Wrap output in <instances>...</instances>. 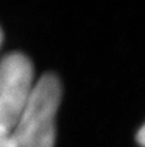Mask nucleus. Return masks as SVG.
I'll use <instances>...</instances> for the list:
<instances>
[{"instance_id":"nucleus-1","label":"nucleus","mask_w":145,"mask_h":147,"mask_svg":"<svg viewBox=\"0 0 145 147\" xmlns=\"http://www.w3.org/2000/svg\"><path fill=\"white\" fill-rule=\"evenodd\" d=\"M62 89L57 76L43 75L9 132L13 147H54Z\"/></svg>"},{"instance_id":"nucleus-2","label":"nucleus","mask_w":145,"mask_h":147,"mask_svg":"<svg viewBox=\"0 0 145 147\" xmlns=\"http://www.w3.org/2000/svg\"><path fill=\"white\" fill-rule=\"evenodd\" d=\"M33 74L32 62L22 53H9L0 61V125L8 132L31 96Z\"/></svg>"},{"instance_id":"nucleus-3","label":"nucleus","mask_w":145,"mask_h":147,"mask_svg":"<svg viewBox=\"0 0 145 147\" xmlns=\"http://www.w3.org/2000/svg\"><path fill=\"white\" fill-rule=\"evenodd\" d=\"M0 147H13L9 132L5 130L1 125H0Z\"/></svg>"},{"instance_id":"nucleus-4","label":"nucleus","mask_w":145,"mask_h":147,"mask_svg":"<svg viewBox=\"0 0 145 147\" xmlns=\"http://www.w3.org/2000/svg\"><path fill=\"white\" fill-rule=\"evenodd\" d=\"M136 140L140 143V146L145 147V124L140 128V130L138 132V136H136Z\"/></svg>"},{"instance_id":"nucleus-5","label":"nucleus","mask_w":145,"mask_h":147,"mask_svg":"<svg viewBox=\"0 0 145 147\" xmlns=\"http://www.w3.org/2000/svg\"><path fill=\"white\" fill-rule=\"evenodd\" d=\"M1 41H3V34H1V30H0V45H1Z\"/></svg>"}]
</instances>
